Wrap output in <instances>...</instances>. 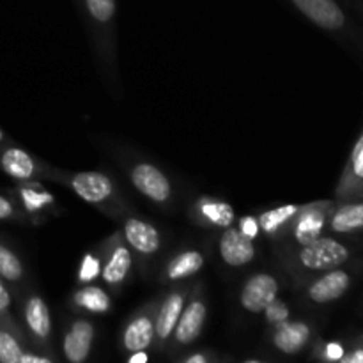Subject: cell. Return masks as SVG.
<instances>
[{
  "label": "cell",
  "mask_w": 363,
  "mask_h": 363,
  "mask_svg": "<svg viewBox=\"0 0 363 363\" xmlns=\"http://www.w3.org/2000/svg\"><path fill=\"white\" fill-rule=\"evenodd\" d=\"M351 257V248L332 236H321L312 243L300 247L296 254L298 268L308 273H325L340 268Z\"/></svg>",
  "instance_id": "1"
},
{
  "label": "cell",
  "mask_w": 363,
  "mask_h": 363,
  "mask_svg": "<svg viewBox=\"0 0 363 363\" xmlns=\"http://www.w3.org/2000/svg\"><path fill=\"white\" fill-rule=\"evenodd\" d=\"M333 208H335V202L330 201L300 206V209H298V213L289 223V230L294 243L298 247H305V245L325 236L326 223H328V216Z\"/></svg>",
  "instance_id": "2"
},
{
  "label": "cell",
  "mask_w": 363,
  "mask_h": 363,
  "mask_svg": "<svg viewBox=\"0 0 363 363\" xmlns=\"http://www.w3.org/2000/svg\"><path fill=\"white\" fill-rule=\"evenodd\" d=\"M131 266H133V259H131L130 247L124 243V238H121V233L113 234V238H110L108 245L103 252V282L110 287L123 286L126 282L128 275H130Z\"/></svg>",
  "instance_id": "3"
},
{
  "label": "cell",
  "mask_w": 363,
  "mask_h": 363,
  "mask_svg": "<svg viewBox=\"0 0 363 363\" xmlns=\"http://www.w3.org/2000/svg\"><path fill=\"white\" fill-rule=\"evenodd\" d=\"M64 183L89 204H105L116 197V186L101 172H78L64 176Z\"/></svg>",
  "instance_id": "4"
},
{
  "label": "cell",
  "mask_w": 363,
  "mask_h": 363,
  "mask_svg": "<svg viewBox=\"0 0 363 363\" xmlns=\"http://www.w3.org/2000/svg\"><path fill=\"white\" fill-rule=\"evenodd\" d=\"M131 183L142 195L151 199L156 204H165L172 197L169 177L151 163H137L131 169Z\"/></svg>",
  "instance_id": "5"
},
{
  "label": "cell",
  "mask_w": 363,
  "mask_h": 363,
  "mask_svg": "<svg viewBox=\"0 0 363 363\" xmlns=\"http://www.w3.org/2000/svg\"><path fill=\"white\" fill-rule=\"evenodd\" d=\"M279 282L268 273H255L241 289L240 301L245 311L252 314H261L272 301L279 298Z\"/></svg>",
  "instance_id": "6"
},
{
  "label": "cell",
  "mask_w": 363,
  "mask_h": 363,
  "mask_svg": "<svg viewBox=\"0 0 363 363\" xmlns=\"http://www.w3.org/2000/svg\"><path fill=\"white\" fill-rule=\"evenodd\" d=\"M326 230L337 236L363 233V194L335 204L328 216Z\"/></svg>",
  "instance_id": "7"
},
{
  "label": "cell",
  "mask_w": 363,
  "mask_h": 363,
  "mask_svg": "<svg viewBox=\"0 0 363 363\" xmlns=\"http://www.w3.org/2000/svg\"><path fill=\"white\" fill-rule=\"evenodd\" d=\"M351 286V275L342 268L330 269V272L321 273L314 282L308 286L307 296L314 303L326 305L337 301L347 293Z\"/></svg>",
  "instance_id": "8"
},
{
  "label": "cell",
  "mask_w": 363,
  "mask_h": 363,
  "mask_svg": "<svg viewBox=\"0 0 363 363\" xmlns=\"http://www.w3.org/2000/svg\"><path fill=\"white\" fill-rule=\"evenodd\" d=\"M121 234L124 236L128 247L144 257L155 255L162 247V236H160L158 229L145 220L133 218V216L126 218Z\"/></svg>",
  "instance_id": "9"
},
{
  "label": "cell",
  "mask_w": 363,
  "mask_h": 363,
  "mask_svg": "<svg viewBox=\"0 0 363 363\" xmlns=\"http://www.w3.org/2000/svg\"><path fill=\"white\" fill-rule=\"evenodd\" d=\"M0 170L18 183H34L35 177L41 174L39 163L27 151L14 145L0 147Z\"/></svg>",
  "instance_id": "10"
},
{
  "label": "cell",
  "mask_w": 363,
  "mask_h": 363,
  "mask_svg": "<svg viewBox=\"0 0 363 363\" xmlns=\"http://www.w3.org/2000/svg\"><path fill=\"white\" fill-rule=\"evenodd\" d=\"M301 14L326 30H339L346 25V14L335 0H291Z\"/></svg>",
  "instance_id": "11"
},
{
  "label": "cell",
  "mask_w": 363,
  "mask_h": 363,
  "mask_svg": "<svg viewBox=\"0 0 363 363\" xmlns=\"http://www.w3.org/2000/svg\"><path fill=\"white\" fill-rule=\"evenodd\" d=\"M220 257L233 268L247 266L255 259V245L236 227H227L220 238Z\"/></svg>",
  "instance_id": "12"
},
{
  "label": "cell",
  "mask_w": 363,
  "mask_h": 363,
  "mask_svg": "<svg viewBox=\"0 0 363 363\" xmlns=\"http://www.w3.org/2000/svg\"><path fill=\"white\" fill-rule=\"evenodd\" d=\"M206 318H208V305H206L204 298L194 296L190 303L184 305L183 314H181L176 330L172 333L176 342L186 346V344L197 340L202 328H204Z\"/></svg>",
  "instance_id": "13"
},
{
  "label": "cell",
  "mask_w": 363,
  "mask_h": 363,
  "mask_svg": "<svg viewBox=\"0 0 363 363\" xmlns=\"http://www.w3.org/2000/svg\"><path fill=\"white\" fill-rule=\"evenodd\" d=\"M155 318L156 311L152 307L137 314L128 323L126 330L123 333L124 350L130 351V353H137V351H145L151 346L152 340L156 339Z\"/></svg>",
  "instance_id": "14"
},
{
  "label": "cell",
  "mask_w": 363,
  "mask_h": 363,
  "mask_svg": "<svg viewBox=\"0 0 363 363\" xmlns=\"http://www.w3.org/2000/svg\"><path fill=\"white\" fill-rule=\"evenodd\" d=\"M94 342V326L87 319H78L64 335V357L69 363H84L89 358Z\"/></svg>",
  "instance_id": "15"
},
{
  "label": "cell",
  "mask_w": 363,
  "mask_h": 363,
  "mask_svg": "<svg viewBox=\"0 0 363 363\" xmlns=\"http://www.w3.org/2000/svg\"><path fill=\"white\" fill-rule=\"evenodd\" d=\"M184 305H186V289L172 291L160 305L155 318V332L160 342H165L172 337L177 321L183 314Z\"/></svg>",
  "instance_id": "16"
},
{
  "label": "cell",
  "mask_w": 363,
  "mask_h": 363,
  "mask_svg": "<svg viewBox=\"0 0 363 363\" xmlns=\"http://www.w3.org/2000/svg\"><path fill=\"white\" fill-rule=\"evenodd\" d=\"M191 216L199 225H211L220 227V229H227L236 220L233 206L213 197L199 199L191 208Z\"/></svg>",
  "instance_id": "17"
},
{
  "label": "cell",
  "mask_w": 363,
  "mask_h": 363,
  "mask_svg": "<svg viewBox=\"0 0 363 363\" xmlns=\"http://www.w3.org/2000/svg\"><path fill=\"white\" fill-rule=\"evenodd\" d=\"M363 194V133L354 144L353 151H351L350 160H347L346 170L342 174L339 188H337V195L340 201L346 199L357 197Z\"/></svg>",
  "instance_id": "18"
},
{
  "label": "cell",
  "mask_w": 363,
  "mask_h": 363,
  "mask_svg": "<svg viewBox=\"0 0 363 363\" xmlns=\"http://www.w3.org/2000/svg\"><path fill=\"white\" fill-rule=\"evenodd\" d=\"M311 339V328L303 321H284L277 325L273 344L286 354L300 353Z\"/></svg>",
  "instance_id": "19"
},
{
  "label": "cell",
  "mask_w": 363,
  "mask_h": 363,
  "mask_svg": "<svg viewBox=\"0 0 363 363\" xmlns=\"http://www.w3.org/2000/svg\"><path fill=\"white\" fill-rule=\"evenodd\" d=\"M23 318L32 335L39 340H46L52 333V318L48 305L39 294H30L23 303Z\"/></svg>",
  "instance_id": "20"
},
{
  "label": "cell",
  "mask_w": 363,
  "mask_h": 363,
  "mask_svg": "<svg viewBox=\"0 0 363 363\" xmlns=\"http://www.w3.org/2000/svg\"><path fill=\"white\" fill-rule=\"evenodd\" d=\"M204 268V255L199 250H184L167 264L163 280H183L197 275Z\"/></svg>",
  "instance_id": "21"
},
{
  "label": "cell",
  "mask_w": 363,
  "mask_h": 363,
  "mask_svg": "<svg viewBox=\"0 0 363 363\" xmlns=\"http://www.w3.org/2000/svg\"><path fill=\"white\" fill-rule=\"evenodd\" d=\"M298 209H300V206L287 204L261 213L257 218L259 227H261L262 233H266L268 236H277L284 227L289 225L291 220H293L294 215L298 213Z\"/></svg>",
  "instance_id": "22"
},
{
  "label": "cell",
  "mask_w": 363,
  "mask_h": 363,
  "mask_svg": "<svg viewBox=\"0 0 363 363\" xmlns=\"http://www.w3.org/2000/svg\"><path fill=\"white\" fill-rule=\"evenodd\" d=\"M74 303L84 308V311L92 312V314H105L112 307L108 294L101 287L96 286H87L84 289L77 291L74 293Z\"/></svg>",
  "instance_id": "23"
},
{
  "label": "cell",
  "mask_w": 363,
  "mask_h": 363,
  "mask_svg": "<svg viewBox=\"0 0 363 363\" xmlns=\"http://www.w3.org/2000/svg\"><path fill=\"white\" fill-rule=\"evenodd\" d=\"M25 277L21 259L0 241V279L9 284H20Z\"/></svg>",
  "instance_id": "24"
},
{
  "label": "cell",
  "mask_w": 363,
  "mask_h": 363,
  "mask_svg": "<svg viewBox=\"0 0 363 363\" xmlns=\"http://www.w3.org/2000/svg\"><path fill=\"white\" fill-rule=\"evenodd\" d=\"M25 351L20 340L6 326L0 325V363H21Z\"/></svg>",
  "instance_id": "25"
},
{
  "label": "cell",
  "mask_w": 363,
  "mask_h": 363,
  "mask_svg": "<svg viewBox=\"0 0 363 363\" xmlns=\"http://www.w3.org/2000/svg\"><path fill=\"white\" fill-rule=\"evenodd\" d=\"M18 195H20L21 202H23V208L27 209V211H41L48 202H52L48 194L38 191L35 188H32V183H21L20 186H18Z\"/></svg>",
  "instance_id": "26"
},
{
  "label": "cell",
  "mask_w": 363,
  "mask_h": 363,
  "mask_svg": "<svg viewBox=\"0 0 363 363\" xmlns=\"http://www.w3.org/2000/svg\"><path fill=\"white\" fill-rule=\"evenodd\" d=\"M84 2L96 23H112L116 16V0H84Z\"/></svg>",
  "instance_id": "27"
},
{
  "label": "cell",
  "mask_w": 363,
  "mask_h": 363,
  "mask_svg": "<svg viewBox=\"0 0 363 363\" xmlns=\"http://www.w3.org/2000/svg\"><path fill=\"white\" fill-rule=\"evenodd\" d=\"M99 272H101V261L96 259L94 255L87 254L80 264L78 279H80V282H91V280H94L99 275Z\"/></svg>",
  "instance_id": "28"
},
{
  "label": "cell",
  "mask_w": 363,
  "mask_h": 363,
  "mask_svg": "<svg viewBox=\"0 0 363 363\" xmlns=\"http://www.w3.org/2000/svg\"><path fill=\"white\" fill-rule=\"evenodd\" d=\"M264 314H266V321L272 323V325H280V323L289 319V307H287L282 300L277 298L275 301H272V303L264 308Z\"/></svg>",
  "instance_id": "29"
},
{
  "label": "cell",
  "mask_w": 363,
  "mask_h": 363,
  "mask_svg": "<svg viewBox=\"0 0 363 363\" xmlns=\"http://www.w3.org/2000/svg\"><path fill=\"white\" fill-rule=\"evenodd\" d=\"M238 229H240V233L245 234L248 240L254 241L255 238H257L261 227H259V222H257V218H255V216H243V218H240Z\"/></svg>",
  "instance_id": "30"
},
{
  "label": "cell",
  "mask_w": 363,
  "mask_h": 363,
  "mask_svg": "<svg viewBox=\"0 0 363 363\" xmlns=\"http://www.w3.org/2000/svg\"><path fill=\"white\" fill-rule=\"evenodd\" d=\"M21 218V213L18 209V206L14 204L11 199L4 197L0 195V220H20Z\"/></svg>",
  "instance_id": "31"
},
{
  "label": "cell",
  "mask_w": 363,
  "mask_h": 363,
  "mask_svg": "<svg viewBox=\"0 0 363 363\" xmlns=\"http://www.w3.org/2000/svg\"><path fill=\"white\" fill-rule=\"evenodd\" d=\"M9 308H11V293L6 287V284H4V280L0 279V319L9 315Z\"/></svg>",
  "instance_id": "32"
},
{
  "label": "cell",
  "mask_w": 363,
  "mask_h": 363,
  "mask_svg": "<svg viewBox=\"0 0 363 363\" xmlns=\"http://www.w3.org/2000/svg\"><path fill=\"white\" fill-rule=\"evenodd\" d=\"M342 354H344V350L339 346V344L332 342V344H328V346H326V358H328V360L337 362V360H340V358H342Z\"/></svg>",
  "instance_id": "33"
},
{
  "label": "cell",
  "mask_w": 363,
  "mask_h": 363,
  "mask_svg": "<svg viewBox=\"0 0 363 363\" xmlns=\"http://www.w3.org/2000/svg\"><path fill=\"white\" fill-rule=\"evenodd\" d=\"M339 363H363V347L351 351V353L342 354Z\"/></svg>",
  "instance_id": "34"
},
{
  "label": "cell",
  "mask_w": 363,
  "mask_h": 363,
  "mask_svg": "<svg viewBox=\"0 0 363 363\" xmlns=\"http://www.w3.org/2000/svg\"><path fill=\"white\" fill-rule=\"evenodd\" d=\"M21 363H53L50 358L41 357V354H34V353H27L25 351L23 358H21Z\"/></svg>",
  "instance_id": "35"
},
{
  "label": "cell",
  "mask_w": 363,
  "mask_h": 363,
  "mask_svg": "<svg viewBox=\"0 0 363 363\" xmlns=\"http://www.w3.org/2000/svg\"><path fill=\"white\" fill-rule=\"evenodd\" d=\"M128 363H147V354H145V351H137V353H131V358Z\"/></svg>",
  "instance_id": "36"
},
{
  "label": "cell",
  "mask_w": 363,
  "mask_h": 363,
  "mask_svg": "<svg viewBox=\"0 0 363 363\" xmlns=\"http://www.w3.org/2000/svg\"><path fill=\"white\" fill-rule=\"evenodd\" d=\"M184 363H209V362H208V358H206V354L195 353V354H190V357L184 360Z\"/></svg>",
  "instance_id": "37"
},
{
  "label": "cell",
  "mask_w": 363,
  "mask_h": 363,
  "mask_svg": "<svg viewBox=\"0 0 363 363\" xmlns=\"http://www.w3.org/2000/svg\"><path fill=\"white\" fill-rule=\"evenodd\" d=\"M4 142H6V135H4V131L0 130V147L4 145Z\"/></svg>",
  "instance_id": "38"
},
{
  "label": "cell",
  "mask_w": 363,
  "mask_h": 363,
  "mask_svg": "<svg viewBox=\"0 0 363 363\" xmlns=\"http://www.w3.org/2000/svg\"><path fill=\"white\" fill-rule=\"evenodd\" d=\"M248 363H259V362H248Z\"/></svg>",
  "instance_id": "39"
}]
</instances>
